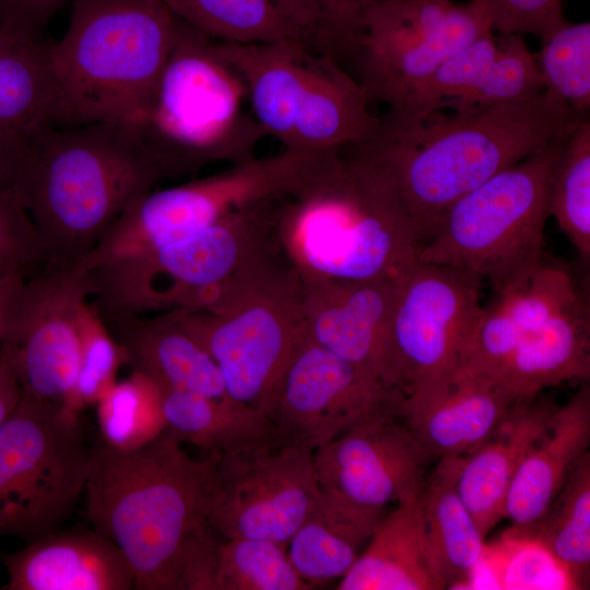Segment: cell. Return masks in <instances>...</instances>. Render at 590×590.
I'll use <instances>...</instances> for the list:
<instances>
[{
    "instance_id": "cell-1",
    "label": "cell",
    "mask_w": 590,
    "mask_h": 590,
    "mask_svg": "<svg viewBox=\"0 0 590 590\" xmlns=\"http://www.w3.org/2000/svg\"><path fill=\"white\" fill-rule=\"evenodd\" d=\"M587 117L544 91L451 114L438 109L411 119L385 115L373 139L349 149L387 185L422 246L460 198Z\"/></svg>"
},
{
    "instance_id": "cell-2",
    "label": "cell",
    "mask_w": 590,
    "mask_h": 590,
    "mask_svg": "<svg viewBox=\"0 0 590 590\" xmlns=\"http://www.w3.org/2000/svg\"><path fill=\"white\" fill-rule=\"evenodd\" d=\"M219 460L190 457L165 432L129 451L92 446L87 517L120 548L135 589L175 590L223 499Z\"/></svg>"
},
{
    "instance_id": "cell-3",
    "label": "cell",
    "mask_w": 590,
    "mask_h": 590,
    "mask_svg": "<svg viewBox=\"0 0 590 590\" xmlns=\"http://www.w3.org/2000/svg\"><path fill=\"white\" fill-rule=\"evenodd\" d=\"M165 178L133 128L48 123L26 141L14 190L49 263L73 268L133 200Z\"/></svg>"
},
{
    "instance_id": "cell-4",
    "label": "cell",
    "mask_w": 590,
    "mask_h": 590,
    "mask_svg": "<svg viewBox=\"0 0 590 590\" xmlns=\"http://www.w3.org/2000/svg\"><path fill=\"white\" fill-rule=\"evenodd\" d=\"M278 236L302 280H401L421 248L387 185L343 151L285 200Z\"/></svg>"
},
{
    "instance_id": "cell-5",
    "label": "cell",
    "mask_w": 590,
    "mask_h": 590,
    "mask_svg": "<svg viewBox=\"0 0 590 590\" xmlns=\"http://www.w3.org/2000/svg\"><path fill=\"white\" fill-rule=\"evenodd\" d=\"M177 23L162 0H73L64 35L48 43L55 123L135 128L157 85Z\"/></svg>"
},
{
    "instance_id": "cell-6",
    "label": "cell",
    "mask_w": 590,
    "mask_h": 590,
    "mask_svg": "<svg viewBox=\"0 0 590 590\" xmlns=\"http://www.w3.org/2000/svg\"><path fill=\"white\" fill-rule=\"evenodd\" d=\"M216 363L229 397L274 423L284 368L305 335L300 276L276 237L206 310L178 309Z\"/></svg>"
},
{
    "instance_id": "cell-7",
    "label": "cell",
    "mask_w": 590,
    "mask_h": 590,
    "mask_svg": "<svg viewBox=\"0 0 590 590\" xmlns=\"http://www.w3.org/2000/svg\"><path fill=\"white\" fill-rule=\"evenodd\" d=\"M246 104V85L217 40L179 19L149 107L133 129L166 178L184 176L255 156L267 134Z\"/></svg>"
},
{
    "instance_id": "cell-8",
    "label": "cell",
    "mask_w": 590,
    "mask_h": 590,
    "mask_svg": "<svg viewBox=\"0 0 590 590\" xmlns=\"http://www.w3.org/2000/svg\"><path fill=\"white\" fill-rule=\"evenodd\" d=\"M217 46L246 85L252 117L284 150L339 152L378 132L365 87L334 56L294 40Z\"/></svg>"
},
{
    "instance_id": "cell-9",
    "label": "cell",
    "mask_w": 590,
    "mask_h": 590,
    "mask_svg": "<svg viewBox=\"0 0 590 590\" xmlns=\"http://www.w3.org/2000/svg\"><path fill=\"white\" fill-rule=\"evenodd\" d=\"M568 133L460 198L417 261L474 272L497 296L523 286L543 261L550 189Z\"/></svg>"
},
{
    "instance_id": "cell-10",
    "label": "cell",
    "mask_w": 590,
    "mask_h": 590,
    "mask_svg": "<svg viewBox=\"0 0 590 590\" xmlns=\"http://www.w3.org/2000/svg\"><path fill=\"white\" fill-rule=\"evenodd\" d=\"M79 416L21 392L0 426V535L27 543L71 514L92 461Z\"/></svg>"
},
{
    "instance_id": "cell-11",
    "label": "cell",
    "mask_w": 590,
    "mask_h": 590,
    "mask_svg": "<svg viewBox=\"0 0 590 590\" xmlns=\"http://www.w3.org/2000/svg\"><path fill=\"white\" fill-rule=\"evenodd\" d=\"M90 296L86 278L48 264L16 276L0 332V356L21 392L63 405L80 366V318Z\"/></svg>"
},
{
    "instance_id": "cell-12",
    "label": "cell",
    "mask_w": 590,
    "mask_h": 590,
    "mask_svg": "<svg viewBox=\"0 0 590 590\" xmlns=\"http://www.w3.org/2000/svg\"><path fill=\"white\" fill-rule=\"evenodd\" d=\"M483 281L464 269L420 261L406 273L388 335L396 389L403 400L453 377L462 344L482 309Z\"/></svg>"
},
{
    "instance_id": "cell-13",
    "label": "cell",
    "mask_w": 590,
    "mask_h": 590,
    "mask_svg": "<svg viewBox=\"0 0 590 590\" xmlns=\"http://www.w3.org/2000/svg\"><path fill=\"white\" fill-rule=\"evenodd\" d=\"M285 198L234 211L203 229L133 257L135 291L160 309L204 310L217 291L278 236Z\"/></svg>"
},
{
    "instance_id": "cell-14",
    "label": "cell",
    "mask_w": 590,
    "mask_h": 590,
    "mask_svg": "<svg viewBox=\"0 0 590 590\" xmlns=\"http://www.w3.org/2000/svg\"><path fill=\"white\" fill-rule=\"evenodd\" d=\"M402 400L371 374L304 335L279 385L278 448L315 451L364 422L401 417Z\"/></svg>"
},
{
    "instance_id": "cell-15",
    "label": "cell",
    "mask_w": 590,
    "mask_h": 590,
    "mask_svg": "<svg viewBox=\"0 0 590 590\" xmlns=\"http://www.w3.org/2000/svg\"><path fill=\"white\" fill-rule=\"evenodd\" d=\"M223 499L209 520L226 539L268 540L287 546L312 508L320 486L312 451L279 447L220 457Z\"/></svg>"
},
{
    "instance_id": "cell-16",
    "label": "cell",
    "mask_w": 590,
    "mask_h": 590,
    "mask_svg": "<svg viewBox=\"0 0 590 590\" xmlns=\"http://www.w3.org/2000/svg\"><path fill=\"white\" fill-rule=\"evenodd\" d=\"M320 489L358 509L386 515L423 488L430 461L398 416L375 418L312 451Z\"/></svg>"
},
{
    "instance_id": "cell-17",
    "label": "cell",
    "mask_w": 590,
    "mask_h": 590,
    "mask_svg": "<svg viewBox=\"0 0 590 590\" xmlns=\"http://www.w3.org/2000/svg\"><path fill=\"white\" fill-rule=\"evenodd\" d=\"M245 197L243 181L227 169L153 189L125 209L76 268L86 273L188 237L236 211Z\"/></svg>"
},
{
    "instance_id": "cell-18",
    "label": "cell",
    "mask_w": 590,
    "mask_h": 590,
    "mask_svg": "<svg viewBox=\"0 0 590 590\" xmlns=\"http://www.w3.org/2000/svg\"><path fill=\"white\" fill-rule=\"evenodd\" d=\"M403 279H300L305 335L396 392L388 335Z\"/></svg>"
},
{
    "instance_id": "cell-19",
    "label": "cell",
    "mask_w": 590,
    "mask_h": 590,
    "mask_svg": "<svg viewBox=\"0 0 590 590\" xmlns=\"http://www.w3.org/2000/svg\"><path fill=\"white\" fill-rule=\"evenodd\" d=\"M2 590H130L134 576L120 548L96 530H56L2 554Z\"/></svg>"
},
{
    "instance_id": "cell-20",
    "label": "cell",
    "mask_w": 590,
    "mask_h": 590,
    "mask_svg": "<svg viewBox=\"0 0 590 590\" xmlns=\"http://www.w3.org/2000/svg\"><path fill=\"white\" fill-rule=\"evenodd\" d=\"M96 311L132 370L145 374L161 386L235 401L216 363L185 326L178 309L154 317Z\"/></svg>"
},
{
    "instance_id": "cell-21",
    "label": "cell",
    "mask_w": 590,
    "mask_h": 590,
    "mask_svg": "<svg viewBox=\"0 0 590 590\" xmlns=\"http://www.w3.org/2000/svg\"><path fill=\"white\" fill-rule=\"evenodd\" d=\"M589 445L590 388L583 382L565 404L556 406L514 475L504 518L517 535L530 536Z\"/></svg>"
},
{
    "instance_id": "cell-22",
    "label": "cell",
    "mask_w": 590,
    "mask_h": 590,
    "mask_svg": "<svg viewBox=\"0 0 590 590\" xmlns=\"http://www.w3.org/2000/svg\"><path fill=\"white\" fill-rule=\"evenodd\" d=\"M517 404L481 380L453 375L438 389L404 399L400 416L429 459L438 460L472 452Z\"/></svg>"
},
{
    "instance_id": "cell-23",
    "label": "cell",
    "mask_w": 590,
    "mask_h": 590,
    "mask_svg": "<svg viewBox=\"0 0 590 590\" xmlns=\"http://www.w3.org/2000/svg\"><path fill=\"white\" fill-rule=\"evenodd\" d=\"M589 379V306L581 297L523 334L488 385L519 403L564 381Z\"/></svg>"
},
{
    "instance_id": "cell-24",
    "label": "cell",
    "mask_w": 590,
    "mask_h": 590,
    "mask_svg": "<svg viewBox=\"0 0 590 590\" xmlns=\"http://www.w3.org/2000/svg\"><path fill=\"white\" fill-rule=\"evenodd\" d=\"M492 31L483 8L471 0L455 3L441 27L415 43L396 47L358 48L347 58L356 63L369 101L400 108L450 55Z\"/></svg>"
},
{
    "instance_id": "cell-25",
    "label": "cell",
    "mask_w": 590,
    "mask_h": 590,
    "mask_svg": "<svg viewBox=\"0 0 590 590\" xmlns=\"http://www.w3.org/2000/svg\"><path fill=\"white\" fill-rule=\"evenodd\" d=\"M556 406L539 396L518 403L493 435L462 458L458 493L484 538L504 518L514 475Z\"/></svg>"
},
{
    "instance_id": "cell-26",
    "label": "cell",
    "mask_w": 590,
    "mask_h": 590,
    "mask_svg": "<svg viewBox=\"0 0 590 590\" xmlns=\"http://www.w3.org/2000/svg\"><path fill=\"white\" fill-rule=\"evenodd\" d=\"M339 590H440V577L427 539L422 491L386 515Z\"/></svg>"
},
{
    "instance_id": "cell-27",
    "label": "cell",
    "mask_w": 590,
    "mask_h": 590,
    "mask_svg": "<svg viewBox=\"0 0 590 590\" xmlns=\"http://www.w3.org/2000/svg\"><path fill=\"white\" fill-rule=\"evenodd\" d=\"M204 35L233 43L294 40L326 52L320 21L306 0H162Z\"/></svg>"
},
{
    "instance_id": "cell-28",
    "label": "cell",
    "mask_w": 590,
    "mask_h": 590,
    "mask_svg": "<svg viewBox=\"0 0 590 590\" xmlns=\"http://www.w3.org/2000/svg\"><path fill=\"white\" fill-rule=\"evenodd\" d=\"M158 386L165 433L198 448L202 457L250 455L278 448L276 428L266 415L236 401Z\"/></svg>"
},
{
    "instance_id": "cell-29",
    "label": "cell",
    "mask_w": 590,
    "mask_h": 590,
    "mask_svg": "<svg viewBox=\"0 0 590 590\" xmlns=\"http://www.w3.org/2000/svg\"><path fill=\"white\" fill-rule=\"evenodd\" d=\"M385 516L358 509L320 489L306 519L287 543L288 558L311 588L341 579Z\"/></svg>"
},
{
    "instance_id": "cell-30",
    "label": "cell",
    "mask_w": 590,
    "mask_h": 590,
    "mask_svg": "<svg viewBox=\"0 0 590 590\" xmlns=\"http://www.w3.org/2000/svg\"><path fill=\"white\" fill-rule=\"evenodd\" d=\"M56 115L48 43L0 27V140L23 153L33 132L55 123Z\"/></svg>"
},
{
    "instance_id": "cell-31",
    "label": "cell",
    "mask_w": 590,
    "mask_h": 590,
    "mask_svg": "<svg viewBox=\"0 0 590 590\" xmlns=\"http://www.w3.org/2000/svg\"><path fill=\"white\" fill-rule=\"evenodd\" d=\"M462 458L438 459L422 488L425 530L446 588L469 580L486 553L484 536L458 493Z\"/></svg>"
},
{
    "instance_id": "cell-32",
    "label": "cell",
    "mask_w": 590,
    "mask_h": 590,
    "mask_svg": "<svg viewBox=\"0 0 590 590\" xmlns=\"http://www.w3.org/2000/svg\"><path fill=\"white\" fill-rule=\"evenodd\" d=\"M563 569L573 588L590 576V452L573 467L562 489L530 536Z\"/></svg>"
},
{
    "instance_id": "cell-33",
    "label": "cell",
    "mask_w": 590,
    "mask_h": 590,
    "mask_svg": "<svg viewBox=\"0 0 590 590\" xmlns=\"http://www.w3.org/2000/svg\"><path fill=\"white\" fill-rule=\"evenodd\" d=\"M95 405L103 442L110 448L134 450L165 432L158 386L143 373L132 370L116 381Z\"/></svg>"
},
{
    "instance_id": "cell-34",
    "label": "cell",
    "mask_w": 590,
    "mask_h": 590,
    "mask_svg": "<svg viewBox=\"0 0 590 590\" xmlns=\"http://www.w3.org/2000/svg\"><path fill=\"white\" fill-rule=\"evenodd\" d=\"M552 215L585 260L590 258V120H581L566 137L553 175Z\"/></svg>"
},
{
    "instance_id": "cell-35",
    "label": "cell",
    "mask_w": 590,
    "mask_h": 590,
    "mask_svg": "<svg viewBox=\"0 0 590 590\" xmlns=\"http://www.w3.org/2000/svg\"><path fill=\"white\" fill-rule=\"evenodd\" d=\"M307 589L311 587L293 567L286 545L247 538L220 543L216 590Z\"/></svg>"
},
{
    "instance_id": "cell-36",
    "label": "cell",
    "mask_w": 590,
    "mask_h": 590,
    "mask_svg": "<svg viewBox=\"0 0 590 590\" xmlns=\"http://www.w3.org/2000/svg\"><path fill=\"white\" fill-rule=\"evenodd\" d=\"M496 52V35L485 33L447 57L398 109L386 115L411 119L444 109L472 93L486 75Z\"/></svg>"
},
{
    "instance_id": "cell-37",
    "label": "cell",
    "mask_w": 590,
    "mask_h": 590,
    "mask_svg": "<svg viewBox=\"0 0 590 590\" xmlns=\"http://www.w3.org/2000/svg\"><path fill=\"white\" fill-rule=\"evenodd\" d=\"M535 55L544 91L571 110L590 108V23H567L545 39Z\"/></svg>"
},
{
    "instance_id": "cell-38",
    "label": "cell",
    "mask_w": 590,
    "mask_h": 590,
    "mask_svg": "<svg viewBox=\"0 0 590 590\" xmlns=\"http://www.w3.org/2000/svg\"><path fill=\"white\" fill-rule=\"evenodd\" d=\"M495 58L479 86L450 102L452 110L514 103L544 92L535 55L519 34H495Z\"/></svg>"
},
{
    "instance_id": "cell-39",
    "label": "cell",
    "mask_w": 590,
    "mask_h": 590,
    "mask_svg": "<svg viewBox=\"0 0 590 590\" xmlns=\"http://www.w3.org/2000/svg\"><path fill=\"white\" fill-rule=\"evenodd\" d=\"M80 333L79 371L73 389L62 405L78 415L84 408L97 403L117 381L120 366L126 364L120 346L88 300L81 312Z\"/></svg>"
},
{
    "instance_id": "cell-40",
    "label": "cell",
    "mask_w": 590,
    "mask_h": 590,
    "mask_svg": "<svg viewBox=\"0 0 590 590\" xmlns=\"http://www.w3.org/2000/svg\"><path fill=\"white\" fill-rule=\"evenodd\" d=\"M49 263L42 237L14 188L0 189V275H32Z\"/></svg>"
},
{
    "instance_id": "cell-41",
    "label": "cell",
    "mask_w": 590,
    "mask_h": 590,
    "mask_svg": "<svg viewBox=\"0 0 590 590\" xmlns=\"http://www.w3.org/2000/svg\"><path fill=\"white\" fill-rule=\"evenodd\" d=\"M497 34L534 35L541 40L567 24L562 0H475Z\"/></svg>"
},
{
    "instance_id": "cell-42",
    "label": "cell",
    "mask_w": 590,
    "mask_h": 590,
    "mask_svg": "<svg viewBox=\"0 0 590 590\" xmlns=\"http://www.w3.org/2000/svg\"><path fill=\"white\" fill-rule=\"evenodd\" d=\"M516 539L519 546L512 552L503 570V588H570L563 569L539 543L527 536L517 535Z\"/></svg>"
},
{
    "instance_id": "cell-43",
    "label": "cell",
    "mask_w": 590,
    "mask_h": 590,
    "mask_svg": "<svg viewBox=\"0 0 590 590\" xmlns=\"http://www.w3.org/2000/svg\"><path fill=\"white\" fill-rule=\"evenodd\" d=\"M317 14L328 54L345 58L361 32L364 12L380 0H306Z\"/></svg>"
},
{
    "instance_id": "cell-44",
    "label": "cell",
    "mask_w": 590,
    "mask_h": 590,
    "mask_svg": "<svg viewBox=\"0 0 590 590\" xmlns=\"http://www.w3.org/2000/svg\"><path fill=\"white\" fill-rule=\"evenodd\" d=\"M70 0H0V27L17 37L42 42L51 17Z\"/></svg>"
},
{
    "instance_id": "cell-45",
    "label": "cell",
    "mask_w": 590,
    "mask_h": 590,
    "mask_svg": "<svg viewBox=\"0 0 590 590\" xmlns=\"http://www.w3.org/2000/svg\"><path fill=\"white\" fill-rule=\"evenodd\" d=\"M220 543L208 532L182 570L175 590H216Z\"/></svg>"
},
{
    "instance_id": "cell-46",
    "label": "cell",
    "mask_w": 590,
    "mask_h": 590,
    "mask_svg": "<svg viewBox=\"0 0 590 590\" xmlns=\"http://www.w3.org/2000/svg\"><path fill=\"white\" fill-rule=\"evenodd\" d=\"M22 152L0 140V189L14 188Z\"/></svg>"
},
{
    "instance_id": "cell-47",
    "label": "cell",
    "mask_w": 590,
    "mask_h": 590,
    "mask_svg": "<svg viewBox=\"0 0 590 590\" xmlns=\"http://www.w3.org/2000/svg\"><path fill=\"white\" fill-rule=\"evenodd\" d=\"M16 276L20 275H0V332L3 323L8 295Z\"/></svg>"
},
{
    "instance_id": "cell-48",
    "label": "cell",
    "mask_w": 590,
    "mask_h": 590,
    "mask_svg": "<svg viewBox=\"0 0 590 590\" xmlns=\"http://www.w3.org/2000/svg\"><path fill=\"white\" fill-rule=\"evenodd\" d=\"M380 1H384V0H380Z\"/></svg>"
}]
</instances>
